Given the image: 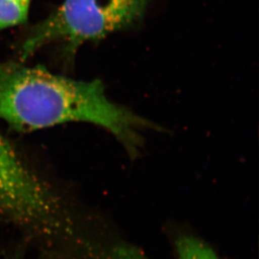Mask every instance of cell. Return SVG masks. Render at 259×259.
Masks as SVG:
<instances>
[{"instance_id": "1", "label": "cell", "mask_w": 259, "mask_h": 259, "mask_svg": "<svg viewBox=\"0 0 259 259\" xmlns=\"http://www.w3.org/2000/svg\"><path fill=\"white\" fill-rule=\"evenodd\" d=\"M0 118L19 131L88 122L103 127L135 159L145 130L158 125L107 97L100 80L84 81L52 73L42 66L0 63Z\"/></svg>"}, {"instance_id": "2", "label": "cell", "mask_w": 259, "mask_h": 259, "mask_svg": "<svg viewBox=\"0 0 259 259\" xmlns=\"http://www.w3.org/2000/svg\"><path fill=\"white\" fill-rule=\"evenodd\" d=\"M0 220L20 231L44 259H76L90 249L93 214L55 191L0 134Z\"/></svg>"}, {"instance_id": "3", "label": "cell", "mask_w": 259, "mask_h": 259, "mask_svg": "<svg viewBox=\"0 0 259 259\" xmlns=\"http://www.w3.org/2000/svg\"><path fill=\"white\" fill-rule=\"evenodd\" d=\"M149 0H64L33 29L21 47L25 61L42 47L63 42L70 53L81 45L128 29L142 20Z\"/></svg>"}, {"instance_id": "4", "label": "cell", "mask_w": 259, "mask_h": 259, "mask_svg": "<svg viewBox=\"0 0 259 259\" xmlns=\"http://www.w3.org/2000/svg\"><path fill=\"white\" fill-rule=\"evenodd\" d=\"M175 246L178 259H220L205 241L193 235L179 236Z\"/></svg>"}, {"instance_id": "5", "label": "cell", "mask_w": 259, "mask_h": 259, "mask_svg": "<svg viewBox=\"0 0 259 259\" xmlns=\"http://www.w3.org/2000/svg\"><path fill=\"white\" fill-rule=\"evenodd\" d=\"M31 0H0V29L25 23Z\"/></svg>"}]
</instances>
